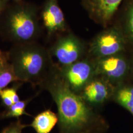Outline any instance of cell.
Returning a JSON list of instances; mask_svg holds the SVG:
<instances>
[{
  "label": "cell",
  "mask_w": 133,
  "mask_h": 133,
  "mask_svg": "<svg viewBox=\"0 0 133 133\" xmlns=\"http://www.w3.org/2000/svg\"><path fill=\"white\" fill-rule=\"evenodd\" d=\"M6 53L18 80L33 87L41 86L54 64L49 49L37 42L14 44Z\"/></svg>",
  "instance_id": "3957f363"
},
{
  "label": "cell",
  "mask_w": 133,
  "mask_h": 133,
  "mask_svg": "<svg viewBox=\"0 0 133 133\" xmlns=\"http://www.w3.org/2000/svg\"><path fill=\"white\" fill-rule=\"evenodd\" d=\"M34 97H30L26 100H20L10 107L6 108L4 111L0 112V120L11 118L18 119L20 116L24 115L31 116L30 114L26 112V108Z\"/></svg>",
  "instance_id": "4fadbf2b"
},
{
  "label": "cell",
  "mask_w": 133,
  "mask_h": 133,
  "mask_svg": "<svg viewBox=\"0 0 133 133\" xmlns=\"http://www.w3.org/2000/svg\"><path fill=\"white\" fill-rule=\"evenodd\" d=\"M39 9L23 0L9 2L0 15V35L14 44L36 42L41 34Z\"/></svg>",
  "instance_id": "7a4b0ae2"
},
{
  "label": "cell",
  "mask_w": 133,
  "mask_h": 133,
  "mask_svg": "<svg viewBox=\"0 0 133 133\" xmlns=\"http://www.w3.org/2000/svg\"><path fill=\"white\" fill-rule=\"evenodd\" d=\"M115 101L125 109L129 110L133 107V86H127L115 90Z\"/></svg>",
  "instance_id": "9a60e30c"
},
{
  "label": "cell",
  "mask_w": 133,
  "mask_h": 133,
  "mask_svg": "<svg viewBox=\"0 0 133 133\" xmlns=\"http://www.w3.org/2000/svg\"><path fill=\"white\" fill-rule=\"evenodd\" d=\"M126 14L129 33L131 38L133 39V3L129 4Z\"/></svg>",
  "instance_id": "e0dca14e"
},
{
  "label": "cell",
  "mask_w": 133,
  "mask_h": 133,
  "mask_svg": "<svg viewBox=\"0 0 133 133\" xmlns=\"http://www.w3.org/2000/svg\"><path fill=\"white\" fill-rule=\"evenodd\" d=\"M49 92L57 105L60 133H75L88 126L94 115L88 103L66 84L54 63L41 85Z\"/></svg>",
  "instance_id": "6da1fadb"
},
{
  "label": "cell",
  "mask_w": 133,
  "mask_h": 133,
  "mask_svg": "<svg viewBox=\"0 0 133 133\" xmlns=\"http://www.w3.org/2000/svg\"><path fill=\"white\" fill-rule=\"evenodd\" d=\"M93 60L97 76L104 78L114 85L125 76L128 71L127 62L119 54Z\"/></svg>",
  "instance_id": "52a82bcc"
},
{
  "label": "cell",
  "mask_w": 133,
  "mask_h": 133,
  "mask_svg": "<svg viewBox=\"0 0 133 133\" xmlns=\"http://www.w3.org/2000/svg\"><path fill=\"white\" fill-rule=\"evenodd\" d=\"M41 17L49 37L66 31V22L58 0H45L41 12Z\"/></svg>",
  "instance_id": "9c48e42d"
},
{
  "label": "cell",
  "mask_w": 133,
  "mask_h": 133,
  "mask_svg": "<svg viewBox=\"0 0 133 133\" xmlns=\"http://www.w3.org/2000/svg\"><path fill=\"white\" fill-rule=\"evenodd\" d=\"M28 126L29 125L22 123L21 120L18 118L3 129L0 133H22V130Z\"/></svg>",
  "instance_id": "2e32d148"
},
{
  "label": "cell",
  "mask_w": 133,
  "mask_h": 133,
  "mask_svg": "<svg viewBox=\"0 0 133 133\" xmlns=\"http://www.w3.org/2000/svg\"><path fill=\"white\" fill-rule=\"evenodd\" d=\"M9 2L8 0H0V15Z\"/></svg>",
  "instance_id": "ac0fdd59"
},
{
  "label": "cell",
  "mask_w": 133,
  "mask_h": 133,
  "mask_svg": "<svg viewBox=\"0 0 133 133\" xmlns=\"http://www.w3.org/2000/svg\"><path fill=\"white\" fill-rule=\"evenodd\" d=\"M16 81H19L8 59L6 53L0 50V92L10 83Z\"/></svg>",
  "instance_id": "7c38bea8"
},
{
  "label": "cell",
  "mask_w": 133,
  "mask_h": 133,
  "mask_svg": "<svg viewBox=\"0 0 133 133\" xmlns=\"http://www.w3.org/2000/svg\"><path fill=\"white\" fill-rule=\"evenodd\" d=\"M58 121L57 114L50 109H46L37 114L29 126L37 133H50Z\"/></svg>",
  "instance_id": "8fae6325"
},
{
  "label": "cell",
  "mask_w": 133,
  "mask_h": 133,
  "mask_svg": "<svg viewBox=\"0 0 133 133\" xmlns=\"http://www.w3.org/2000/svg\"><path fill=\"white\" fill-rule=\"evenodd\" d=\"M124 48V39L119 31L110 28L101 32L93 39L89 52L94 59L118 54Z\"/></svg>",
  "instance_id": "8992f818"
},
{
  "label": "cell",
  "mask_w": 133,
  "mask_h": 133,
  "mask_svg": "<svg viewBox=\"0 0 133 133\" xmlns=\"http://www.w3.org/2000/svg\"><path fill=\"white\" fill-rule=\"evenodd\" d=\"M22 83L23 82L20 81L15 82L12 87H6L0 92L2 104L5 108L10 107L20 100L17 94V90Z\"/></svg>",
  "instance_id": "5bb4252c"
},
{
  "label": "cell",
  "mask_w": 133,
  "mask_h": 133,
  "mask_svg": "<svg viewBox=\"0 0 133 133\" xmlns=\"http://www.w3.org/2000/svg\"><path fill=\"white\" fill-rule=\"evenodd\" d=\"M49 51L55 57L59 66L71 65L82 59L85 47L83 43L75 35L69 34L59 37Z\"/></svg>",
  "instance_id": "277c9868"
},
{
  "label": "cell",
  "mask_w": 133,
  "mask_h": 133,
  "mask_svg": "<svg viewBox=\"0 0 133 133\" xmlns=\"http://www.w3.org/2000/svg\"><path fill=\"white\" fill-rule=\"evenodd\" d=\"M114 84L104 78L95 76L90 81L81 92V96L90 105L103 104L114 94Z\"/></svg>",
  "instance_id": "30bf717a"
},
{
  "label": "cell",
  "mask_w": 133,
  "mask_h": 133,
  "mask_svg": "<svg viewBox=\"0 0 133 133\" xmlns=\"http://www.w3.org/2000/svg\"></svg>",
  "instance_id": "44dd1931"
},
{
  "label": "cell",
  "mask_w": 133,
  "mask_h": 133,
  "mask_svg": "<svg viewBox=\"0 0 133 133\" xmlns=\"http://www.w3.org/2000/svg\"><path fill=\"white\" fill-rule=\"evenodd\" d=\"M58 67L62 78L66 84L77 94L97 76L94 60L81 59L71 65Z\"/></svg>",
  "instance_id": "5b68a950"
},
{
  "label": "cell",
  "mask_w": 133,
  "mask_h": 133,
  "mask_svg": "<svg viewBox=\"0 0 133 133\" xmlns=\"http://www.w3.org/2000/svg\"><path fill=\"white\" fill-rule=\"evenodd\" d=\"M10 2H18V1H20L21 0H8Z\"/></svg>",
  "instance_id": "ffe728a7"
},
{
  "label": "cell",
  "mask_w": 133,
  "mask_h": 133,
  "mask_svg": "<svg viewBox=\"0 0 133 133\" xmlns=\"http://www.w3.org/2000/svg\"><path fill=\"white\" fill-rule=\"evenodd\" d=\"M123 0H81L91 19L105 27L111 22Z\"/></svg>",
  "instance_id": "ba28073f"
},
{
  "label": "cell",
  "mask_w": 133,
  "mask_h": 133,
  "mask_svg": "<svg viewBox=\"0 0 133 133\" xmlns=\"http://www.w3.org/2000/svg\"><path fill=\"white\" fill-rule=\"evenodd\" d=\"M129 111L131 114H132L133 115V107L131 109H130L129 110Z\"/></svg>",
  "instance_id": "d6986e66"
}]
</instances>
